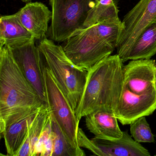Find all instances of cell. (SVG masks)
Returning <instances> with one entry per match:
<instances>
[{"instance_id":"obj_1","label":"cell","mask_w":156,"mask_h":156,"mask_svg":"<svg viewBox=\"0 0 156 156\" xmlns=\"http://www.w3.org/2000/svg\"><path fill=\"white\" fill-rule=\"evenodd\" d=\"M123 63L118 55H110L88 71L81 100L75 110L78 120L96 111L114 112L124 83Z\"/></svg>"},{"instance_id":"obj_2","label":"cell","mask_w":156,"mask_h":156,"mask_svg":"<svg viewBox=\"0 0 156 156\" xmlns=\"http://www.w3.org/2000/svg\"><path fill=\"white\" fill-rule=\"evenodd\" d=\"M44 106H47L25 78L9 48H0L1 134L25 112Z\"/></svg>"},{"instance_id":"obj_3","label":"cell","mask_w":156,"mask_h":156,"mask_svg":"<svg viewBox=\"0 0 156 156\" xmlns=\"http://www.w3.org/2000/svg\"><path fill=\"white\" fill-rule=\"evenodd\" d=\"M123 28L121 21H105L75 33L62 47L75 65L88 71L111 55Z\"/></svg>"},{"instance_id":"obj_4","label":"cell","mask_w":156,"mask_h":156,"mask_svg":"<svg viewBox=\"0 0 156 156\" xmlns=\"http://www.w3.org/2000/svg\"><path fill=\"white\" fill-rule=\"evenodd\" d=\"M44 62L66 96L74 110L78 106L86 82L87 72L67 57L61 45L46 36L37 45Z\"/></svg>"},{"instance_id":"obj_5","label":"cell","mask_w":156,"mask_h":156,"mask_svg":"<svg viewBox=\"0 0 156 156\" xmlns=\"http://www.w3.org/2000/svg\"><path fill=\"white\" fill-rule=\"evenodd\" d=\"M97 0H49L52 8L51 23L48 34L56 42L66 41L84 29L89 11Z\"/></svg>"},{"instance_id":"obj_6","label":"cell","mask_w":156,"mask_h":156,"mask_svg":"<svg viewBox=\"0 0 156 156\" xmlns=\"http://www.w3.org/2000/svg\"><path fill=\"white\" fill-rule=\"evenodd\" d=\"M42 71L50 112L68 141L74 147H80L77 137L80 121L77 119L69 100L44 64L43 60Z\"/></svg>"},{"instance_id":"obj_7","label":"cell","mask_w":156,"mask_h":156,"mask_svg":"<svg viewBox=\"0 0 156 156\" xmlns=\"http://www.w3.org/2000/svg\"><path fill=\"white\" fill-rule=\"evenodd\" d=\"M156 20V0H140L122 21L123 29L117 45V54L122 58L147 26Z\"/></svg>"},{"instance_id":"obj_8","label":"cell","mask_w":156,"mask_h":156,"mask_svg":"<svg viewBox=\"0 0 156 156\" xmlns=\"http://www.w3.org/2000/svg\"><path fill=\"white\" fill-rule=\"evenodd\" d=\"M35 39L19 46L7 47L25 78L48 106L42 71L43 59Z\"/></svg>"},{"instance_id":"obj_9","label":"cell","mask_w":156,"mask_h":156,"mask_svg":"<svg viewBox=\"0 0 156 156\" xmlns=\"http://www.w3.org/2000/svg\"><path fill=\"white\" fill-rule=\"evenodd\" d=\"M79 147L87 149L94 155L99 156H149L147 150L129 136L127 130L123 131L122 137L107 140L94 137L89 139L82 128L77 132Z\"/></svg>"},{"instance_id":"obj_10","label":"cell","mask_w":156,"mask_h":156,"mask_svg":"<svg viewBox=\"0 0 156 156\" xmlns=\"http://www.w3.org/2000/svg\"><path fill=\"white\" fill-rule=\"evenodd\" d=\"M156 109V88L138 94L131 92L123 83L121 95L114 113L123 125L142 116L151 115Z\"/></svg>"},{"instance_id":"obj_11","label":"cell","mask_w":156,"mask_h":156,"mask_svg":"<svg viewBox=\"0 0 156 156\" xmlns=\"http://www.w3.org/2000/svg\"><path fill=\"white\" fill-rule=\"evenodd\" d=\"M124 82L138 94L156 88V63L151 59L131 60L123 67Z\"/></svg>"},{"instance_id":"obj_12","label":"cell","mask_w":156,"mask_h":156,"mask_svg":"<svg viewBox=\"0 0 156 156\" xmlns=\"http://www.w3.org/2000/svg\"><path fill=\"white\" fill-rule=\"evenodd\" d=\"M16 14L35 40L40 41L46 36L52 12L46 5L41 2H29Z\"/></svg>"},{"instance_id":"obj_13","label":"cell","mask_w":156,"mask_h":156,"mask_svg":"<svg viewBox=\"0 0 156 156\" xmlns=\"http://www.w3.org/2000/svg\"><path fill=\"white\" fill-rule=\"evenodd\" d=\"M43 107L29 110L6 126L1 135L4 138L8 156H15L27 136L32 123Z\"/></svg>"},{"instance_id":"obj_14","label":"cell","mask_w":156,"mask_h":156,"mask_svg":"<svg viewBox=\"0 0 156 156\" xmlns=\"http://www.w3.org/2000/svg\"><path fill=\"white\" fill-rule=\"evenodd\" d=\"M85 118L87 128L95 137L114 140L123 136V131L119 128L118 119L114 112L96 111Z\"/></svg>"},{"instance_id":"obj_15","label":"cell","mask_w":156,"mask_h":156,"mask_svg":"<svg viewBox=\"0 0 156 156\" xmlns=\"http://www.w3.org/2000/svg\"><path fill=\"white\" fill-rule=\"evenodd\" d=\"M33 38L16 13L0 18V48L22 45Z\"/></svg>"},{"instance_id":"obj_16","label":"cell","mask_w":156,"mask_h":156,"mask_svg":"<svg viewBox=\"0 0 156 156\" xmlns=\"http://www.w3.org/2000/svg\"><path fill=\"white\" fill-rule=\"evenodd\" d=\"M156 54V20L148 24L134 44L121 58L123 62L129 60L150 59Z\"/></svg>"},{"instance_id":"obj_17","label":"cell","mask_w":156,"mask_h":156,"mask_svg":"<svg viewBox=\"0 0 156 156\" xmlns=\"http://www.w3.org/2000/svg\"><path fill=\"white\" fill-rule=\"evenodd\" d=\"M117 5L114 0H97L89 11L84 23V29L105 21L119 20Z\"/></svg>"},{"instance_id":"obj_18","label":"cell","mask_w":156,"mask_h":156,"mask_svg":"<svg viewBox=\"0 0 156 156\" xmlns=\"http://www.w3.org/2000/svg\"><path fill=\"white\" fill-rule=\"evenodd\" d=\"M50 115L52 129L55 134L54 148L52 156H85L84 151L80 147H76L70 143L51 112Z\"/></svg>"},{"instance_id":"obj_19","label":"cell","mask_w":156,"mask_h":156,"mask_svg":"<svg viewBox=\"0 0 156 156\" xmlns=\"http://www.w3.org/2000/svg\"><path fill=\"white\" fill-rule=\"evenodd\" d=\"M130 132L134 140L140 143H154L155 140L145 116L139 118L130 124Z\"/></svg>"},{"instance_id":"obj_20","label":"cell","mask_w":156,"mask_h":156,"mask_svg":"<svg viewBox=\"0 0 156 156\" xmlns=\"http://www.w3.org/2000/svg\"><path fill=\"white\" fill-rule=\"evenodd\" d=\"M51 132V120L50 113V115L46 121L44 128L35 146L34 156H43L44 146L49 139Z\"/></svg>"},{"instance_id":"obj_21","label":"cell","mask_w":156,"mask_h":156,"mask_svg":"<svg viewBox=\"0 0 156 156\" xmlns=\"http://www.w3.org/2000/svg\"><path fill=\"white\" fill-rule=\"evenodd\" d=\"M55 134L52 129V132L49 139L44 146V151L43 156H52L54 148Z\"/></svg>"},{"instance_id":"obj_22","label":"cell","mask_w":156,"mask_h":156,"mask_svg":"<svg viewBox=\"0 0 156 156\" xmlns=\"http://www.w3.org/2000/svg\"><path fill=\"white\" fill-rule=\"evenodd\" d=\"M21 1H22L23 2H25V3H27V2H30L32 0H21Z\"/></svg>"},{"instance_id":"obj_23","label":"cell","mask_w":156,"mask_h":156,"mask_svg":"<svg viewBox=\"0 0 156 156\" xmlns=\"http://www.w3.org/2000/svg\"><path fill=\"white\" fill-rule=\"evenodd\" d=\"M155 156H156V155H155Z\"/></svg>"}]
</instances>
